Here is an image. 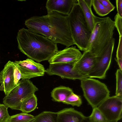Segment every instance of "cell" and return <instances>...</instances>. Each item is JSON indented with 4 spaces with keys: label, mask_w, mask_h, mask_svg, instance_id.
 <instances>
[{
    "label": "cell",
    "mask_w": 122,
    "mask_h": 122,
    "mask_svg": "<svg viewBox=\"0 0 122 122\" xmlns=\"http://www.w3.org/2000/svg\"><path fill=\"white\" fill-rule=\"evenodd\" d=\"M30 31L41 35L54 43L69 47L75 44L72 38L68 15L53 12L46 15L34 16L26 20Z\"/></svg>",
    "instance_id": "6da1fadb"
},
{
    "label": "cell",
    "mask_w": 122,
    "mask_h": 122,
    "mask_svg": "<svg viewBox=\"0 0 122 122\" xmlns=\"http://www.w3.org/2000/svg\"><path fill=\"white\" fill-rule=\"evenodd\" d=\"M17 39L20 51L36 62L48 61L58 51L56 44L24 28L19 30Z\"/></svg>",
    "instance_id": "7a4b0ae2"
},
{
    "label": "cell",
    "mask_w": 122,
    "mask_h": 122,
    "mask_svg": "<svg viewBox=\"0 0 122 122\" xmlns=\"http://www.w3.org/2000/svg\"><path fill=\"white\" fill-rule=\"evenodd\" d=\"M95 24L86 51L96 56L107 46L113 38L115 23L109 17L100 18L95 16Z\"/></svg>",
    "instance_id": "3957f363"
},
{
    "label": "cell",
    "mask_w": 122,
    "mask_h": 122,
    "mask_svg": "<svg viewBox=\"0 0 122 122\" xmlns=\"http://www.w3.org/2000/svg\"><path fill=\"white\" fill-rule=\"evenodd\" d=\"M68 16L71 35L75 45L80 50L86 51L92 32L78 3L74 5Z\"/></svg>",
    "instance_id": "277c9868"
},
{
    "label": "cell",
    "mask_w": 122,
    "mask_h": 122,
    "mask_svg": "<svg viewBox=\"0 0 122 122\" xmlns=\"http://www.w3.org/2000/svg\"><path fill=\"white\" fill-rule=\"evenodd\" d=\"M80 80L84 96L92 108L97 107L109 96L110 92L104 83L88 77Z\"/></svg>",
    "instance_id": "5b68a950"
},
{
    "label": "cell",
    "mask_w": 122,
    "mask_h": 122,
    "mask_svg": "<svg viewBox=\"0 0 122 122\" xmlns=\"http://www.w3.org/2000/svg\"><path fill=\"white\" fill-rule=\"evenodd\" d=\"M38 90L29 80L21 79L15 87L5 95L3 103L8 108L20 110L23 102Z\"/></svg>",
    "instance_id": "8992f818"
},
{
    "label": "cell",
    "mask_w": 122,
    "mask_h": 122,
    "mask_svg": "<svg viewBox=\"0 0 122 122\" xmlns=\"http://www.w3.org/2000/svg\"><path fill=\"white\" fill-rule=\"evenodd\" d=\"M113 38L106 48L96 57L95 66L88 77L100 79L105 78L111 64L115 43Z\"/></svg>",
    "instance_id": "52a82bcc"
},
{
    "label": "cell",
    "mask_w": 122,
    "mask_h": 122,
    "mask_svg": "<svg viewBox=\"0 0 122 122\" xmlns=\"http://www.w3.org/2000/svg\"><path fill=\"white\" fill-rule=\"evenodd\" d=\"M21 79V75L16 65L9 61L0 72V90L6 95L16 86Z\"/></svg>",
    "instance_id": "ba28073f"
},
{
    "label": "cell",
    "mask_w": 122,
    "mask_h": 122,
    "mask_svg": "<svg viewBox=\"0 0 122 122\" xmlns=\"http://www.w3.org/2000/svg\"><path fill=\"white\" fill-rule=\"evenodd\" d=\"M107 122L117 121L122 118V97L109 96L97 107Z\"/></svg>",
    "instance_id": "9c48e42d"
},
{
    "label": "cell",
    "mask_w": 122,
    "mask_h": 122,
    "mask_svg": "<svg viewBox=\"0 0 122 122\" xmlns=\"http://www.w3.org/2000/svg\"><path fill=\"white\" fill-rule=\"evenodd\" d=\"M75 63L50 64L48 67L45 70V72L49 75H56L62 79L74 80H81L87 78L81 75L74 69Z\"/></svg>",
    "instance_id": "30bf717a"
},
{
    "label": "cell",
    "mask_w": 122,
    "mask_h": 122,
    "mask_svg": "<svg viewBox=\"0 0 122 122\" xmlns=\"http://www.w3.org/2000/svg\"><path fill=\"white\" fill-rule=\"evenodd\" d=\"M21 75V79H28L43 76L45 72L44 66L40 63L27 58L22 61L14 62Z\"/></svg>",
    "instance_id": "8fae6325"
},
{
    "label": "cell",
    "mask_w": 122,
    "mask_h": 122,
    "mask_svg": "<svg viewBox=\"0 0 122 122\" xmlns=\"http://www.w3.org/2000/svg\"><path fill=\"white\" fill-rule=\"evenodd\" d=\"M82 54L76 46H72L58 51L48 61L50 64L75 63L79 60Z\"/></svg>",
    "instance_id": "7c38bea8"
},
{
    "label": "cell",
    "mask_w": 122,
    "mask_h": 122,
    "mask_svg": "<svg viewBox=\"0 0 122 122\" xmlns=\"http://www.w3.org/2000/svg\"><path fill=\"white\" fill-rule=\"evenodd\" d=\"M96 57L89 51H84L80 58L74 63V69L82 75L88 77L95 66Z\"/></svg>",
    "instance_id": "4fadbf2b"
},
{
    "label": "cell",
    "mask_w": 122,
    "mask_h": 122,
    "mask_svg": "<svg viewBox=\"0 0 122 122\" xmlns=\"http://www.w3.org/2000/svg\"><path fill=\"white\" fill-rule=\"evenodd\" d=\"M77 3V0H48L46 7L47 14L55 12L68 15L74 5Z\"/></svg>",
    "instance_id": "5bb4252c"
},
{
    "label": "cell",
    "mask_w": 122,
    "mask_h": 122,
    "mask_svg": "<svg viewBox=\"0 0 122 122\" xmlns=\"http://www.w3.org/2000/svg\"><path fill=\"white\" fill-rule=\"evenodd\" d=\"M58 122H82L85 116L72 108L63 109L57 112Z\"/></svg>",
    "instance_id": "9a60e30c"
},
{
    "label": "cell",
    "mask_w": 122,
    "mask_h": 122,
    "mask_svg": "<svg viewBox=\"0 0 122 122\" xmlns=\"http://www.w3.org/2000/svg\"><path fill=\"white\" fill-rule=\"evenodd\" d=\"M77 1L83 12L89 29L92 32L95 25V15L92 12V7L88 6L84 0H77Z\"/></svg>",
    "instance_id": "2e32d148"
},
{
    "label": "cell",
    "mask_w": 122,
    "mask_h": 122,
    "mask_svg": "<svg viewBox=\"0 0 122 122\" xmlns=\"http://www.w3.org/2000/svg\"><path fill=\"white\" fill-rule=\"evenodd\" d=\"M73 92L72 90L69 87L61 86L56 87L52 90L51 92V97L53 101L63 102Z\"/></svg>",
    "instance_id": "e0dca14e"
},
{
    "label": "cell",
    "mask_w": 122,
    "mask_h": 122,
    "mask_svg": "<svg viewBox=\"0 0 122 122\" xmlns=\"http://www.w3.org/2000/svg\"><path fill=\"white\" fill-rule=\"evenodd\" d=\"M37 98L34 94L25 100L22 103L20 111L22 113H28L34 110L37 105Z\"/></svg>",
    "instance_id": "ac0fdd59"
},
{
    "label": "cell",
    "mask_w": 122,
    "mask_h": 122,
    "mask_svg": "<svg viewBox=\"0 0 122 122\" xmlns=\"http://www.w3.org/2000/svg\"><path fill=\"white\" fill-rule=\"evenodd\" d=\"M33 122H58L57 112H42L35 117Z\"/></svg>",
    "instance_id": "d6986e66"
},
{
    "label": "cell",
    "mask_w": 122,
    "mask_h": 122,
    "mask_svg": "<svg viewBox=\"0 0 122 122\" xmlns=\"http://www.w3.org/2000/svg\"><path fill=\"white\" fill-rule=\"evenodd\" d=\"M90 122H107L105 117L97 107L92 108L91 115L87 117Z\"/></svg>",
    "instance_id": "ffe728a7"
},
{
    "label": "cell",
    "mask_w": 122,
    "mask_h": 122,
    "mask_svg": "<svg viewBox=\"0 0 122 122\" xmlns=\"http://www.w3.org/2000/svg\"><path fill=\"white\" fill-rule=\"evenodd\" d=\"M34 118L31 114L22 113L10 116L8 122H28Z\"/></svg>",
    "instance_id": "44dd1931"
},
{
    "label": "cell",
    "mask_w": 122,
    "mask_h": 122,
    "mask_svg": "<svg viewBox=\"0 0 122 122\" xmlns=\"http://www.w3.org/2000/svg\"><path fill=\"white\" fill-rule=\"evenodd\" d=\"M63 103L70 105L73 106H80L82 102L80 96L73 92L70 94Z\"/></svg>",
    "instance_id": "7402d4cb"
},
{
    "label": "cell",
    "mask_w": 122,
    "mask_h": 122,
    "mask_svg": "<svg viewBox=\"0 0 122 122\" xmlns=\"http://www.w3.org/2000/svg\"><path fill=\"white\" fill-rule=\"evenodd\" d=\"M92 5L96 13L100 16H104L110 12L105 8L99 0H92Z\"/></svg>",
    "instance_id": "603a6c76"
},
{
    "label": "cell",
    "mask_w": 122,
    "mask_h": 122,
    "mask_svg": "<svg viewBox=\"0 0 122 122\" xmlns=\"http://www.w3.org/2000/svg\"><path fill=\"white\" fill-rule=\"evenodd\" d=\"M116 88L115 96L122 97V71L118 69L116 73Z\"/></svg>",
    "instance_id": "cb8c5ba5"
},
{
    "label": "cell",
    "mask_w": 122,
    "mask_h": 122,
    "mask_svg": "<svg viewBox=\"0 0 122 122\" xmlns=\"http://www.w3.org/2000/svg\"><path fill=\"white\" fill-rule=\"evenodd\" d=\"M8 108L4 104H0V122H8L10 116Z\"/></svg>",
    "instance_id": "d4e9b609"
},
{
    "label": "cell",
    "mask_w": 122,
    "mask_h": 122,
    "mask_svg": "<svg viewBox=\"0 0 122 122\" xmlns=\"http://www.w3.org/2000/svg\"><path fill=\"white\" fill-rule=\"evenodd\" d=\"M115 60L117 62L119 69L122 71V37H119V43Z\"/></svg>",
    "instance_id": "484cf974"
},
{
    "label": "cell",
    "mask_w": 122,
    "mask_h": 122,
    "mask_svg": "<svg viewBox=\"0 0 122 122\" xmlns=\"http://www.w3.org/2000/svg\"><path fill=\"white\" fill-rule=\"evenodd\" d=\"M115 26L118 31L119 36H122V17L117 13L114 18Z\"/></svg>",
    "instance_id": "4316f807"
},
{
    "label": "cell",
    "mask_w": 122,
    "mask_h": 122,
    "mask_svg": "<svg viewBox=\"0 0 122 122\" xmlns=\"http://www.w3.org/2000/svg\"><path fill=\"white\" fill-rule=\"evenodd\" d=\"M105 8L110 12L113 10L115 7L108 0H99Z\"/></svg>",
    "instance_id": "83f0119b"
},
{
    "label": "cell",
    "mask_w": 122,
    "mask_h": 122,
    "mask_svg": "<svg viewBox=\"0 0 122 122\" xmlns=\"http://www.w3.org/2000/svg\"><path fill=\"white\" fill-rule=\"evenodd\" d=\"M117 14L119 15L122 17V0H116Z\"/></svg>",
    "instance_id": "f1b7e54d"
},
{
    "label": "cell",
    "mask_w": 122,
    "mask_h": 122,
    "mask_svg": "<svg viewBox=\"0 0 122 122\" xmlns=\"http://www.w3.org/2000/svg\"><path fill=\"white\" fill-rule=\"evenodd\" d=\"M87 4L89 6H92V0H84Z\"/></svg>",
    "instance_id": "f546056e"
},
{
    "label": "cell",
    "mask_w": 122,
    "mask_h": 122,
    "mask_svg": "<svg viewBox=\"0 0 122 122\" xmlns=\"http://www.w3.org/2000/svg\"><path fill=\"white\" fill-rule=\"evenodd\" d=\"M82 122H90L88 119L87 117L85 116ZM107 122H117V121Z\"/></svg>",
    "instance_id": "4dcf8cb0"
},
{
    "label": "cell",
    "mask_w": 122,
    "mask_h": 122,
    "mask_svg": "<svg viewBox=\"0 0 122 122\" xmlns=\"http://www.w3.org/2000/svg\"><path fill=\"white\" fill-rule=\"evenodd\" d=\"M34 119L28 122H33L34 121Z\"/></svg>",
    "instance_id": "1f68e13d"
}]
</instances>
